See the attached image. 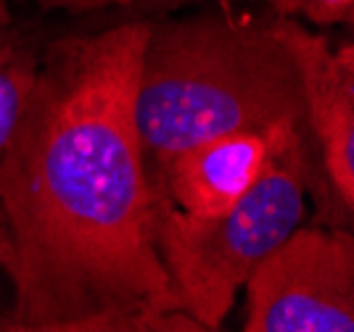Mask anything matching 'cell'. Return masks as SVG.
I'll use <instances>...</instances> for the list:
<instances>
[{
  "mask_svg": "<svg viewBox=\"0 0 354 332\" xmlns=\"http://www.w3.org/2000/svg\"><path fill=\"white\" fill-rule=\"evenodd\" d=\"M148 21L45 48L0 159V272L8 314L77 324L162 309L153 195L135 127Z\"/></svg>",
  "mask_w": 354,
  "mask_h": 332,
  "instance_id": "obj_1",
  "label": "cell"
},
{
  "mask_svg": "<svg viewBox=\"0 0 354 332\" xmlns=\"http://www.w3.org/2000/svg\"><path fill=\"white\" fill-rule=\"evenodd\" d=\"M286 124L304 127V103L272 16L212 8L148 21L135 85L146 172L212 137Z\"/></svg>",
  "mask_w": 354,
  "mask_h": 332,
  "instance_id": "obj_2",
  "label": "cell"
},
{
  "mask_svg": "<svg viewBox=\"0 0 354 332\" xmlns=\"http://www.w3.org/2000/svg\"><path fill=\"white\" fill-rule=\"evenodd\" d=\"M320 201V172L304 127L275 137L259 179L217 217H185L153 201V246L167 277L162 309L222 327L254 269L294 235L307 198Z\"/></svg>",
  "mask_w": 354,
  "mask_h": 332,
  "instance_id": "obj_3",
  "label": "cell"
},
{
  "mask_svg": "<svg viewBox=\"0 0 354 332\" xmlns=\"http://www.w3.org/2000/svg\"><path fill=\"white\" fill-rule=\"evenodd\" d=\"M243 290V332H354L352 230L299 227Z\"/></svg>",
  "mask_w": 354,
  "mask_h": 332,
  "instance_id": "obj_4",
  "label": "cell"
},
{
  "mask_svg": "<svg viewBox=\"0 0 354 332\" xmlns=\"http://www.w3.org/2000/svg\"><path fill=\"white\" fill-rule=\"evenodd\" d=\"M272 19L299 72L304 127L320 172L315 224L352 230L354 48L352 43L333 45L330 37L294 19Z\"/></svg>",
  "mask_w": 354,
  "mask_h": 332,
  "instance_id": "obj_5",
  "label": "cell"
},
{
  "mask_svg": "<svg viewBox=\"0 0 354 332\" xmlns=\"http://www.w3.org/2000/svg\"><path fill=\"white\" fill-rule=\"evenodd\" d=\"M281 130L267 135L230 132L169 156L148 172L153 201L185 217H217L227 211L259 179Z\"/></svg>",
  "mask_w": 354,
  "mask_h": 332,
  "instance_id": "obj_6",
  "label": "cell"
},
{
  "mask_svg": "<svg viewBox=\"0 0 354 332\" xmlns=\"http://www.w3.org/2000/svg\"><path fill=\"white\" fill-rule=\"evenodd\" d=\"M37 58L40 53L21 43L11 32V24L0 27V159L21 119L37 74Z\"/></svg>",
  "mask_w": 354,
  "mask_h": 332,
  "instance_id": "obj_7",
  "label": "cell"
},
{
  "mask_svg": "<svg viewBox=\"0 0 354 332\" xmlns=\"http://www.w3.org/2000/svg\"><path fill=\"white\" fill-rule=\"evenodd\" d=\"M270 14L307 27H352L354 0H265Z\"/></svg>",
  "mask_w": 354,
  "mask_h": 332,
  "instance_id": "obj_8",
  "label": "cell"
},
{
  "mask_svg": "<svg viewBox=\"0 0 354 332\" xmlns=\"http://www.w3.org/2000/svg\"><path fill=\"white\" fill-rule=\"evenodd\" d=\"M106 332H222V327L201 324L191 314L175 309H138L114 317Z\"/></svg>",
  "mask_w": 354,
  "mask_h": 332,
  "instance_id": "obj_9",
  "label": "cell"
},
{
  "mask_svg": "<svg viewBox=\"0 0 354 332\" xmlns=\"http://www.w3.org/2000/svg\"><path fill=\"white\" fill-rule=\"evenodd\" d=\"M114 317H119V314H114ZM114 317L88 319V322H77V324H24L0 309V332H106Z\"/></svg>",
  "mask_w": 354,
  "mask_h": 332,
  "instance_id": "obj_10",
  "label": "cell"
},
{
  "mask_svg": "<svg viewBox=\"0 0 354 332\" xmlns=\"http://www.w3.org/2000/svg\"><path fill=\"white\" fill-rule=\"evenodd\" d=\"M43 11L53 14H69V16H85V14H101L109 8H127L135 0H30Z\"/></svg>",
  "mask_w": 354,
  "mask_h": 332,
  "instance_id": "obj_11",
  "label": "cell"
},
{
  "mask_svg": "<svg viewBox=\"0 0 354 332\" xmlns=\"http://www.w3.org/2000/svg\"><path fill=\"white\" fill-rule=\"evenodd\" d=\"M3 24H11V14H8V3L0 0V27Z\"/></svg>",
  "mask_w": 354,
  "mask_h": 332,
  "instance_id": "obj_12",
  "label": "cell"
},
{
  "mask_svg": "<svg viewBox=\"0 0 354 332\" xmlns=\"http://www.w3.org/2000/svg\"><path fill=\"white\" fill-rule=\"evenodd\" d=\"M214 3H217L220 11H233V8H230V0H214Z\"/></svg>",
  "mask_w": 354,
  "mask_h": 332,
  "instance_id": "obj_13",
  "label": "cell"
}]
</instances>
